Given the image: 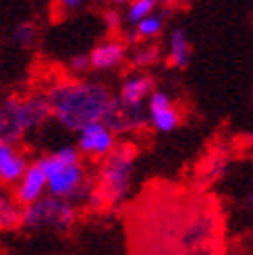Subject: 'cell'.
Returning a JSON list of instances; mask_svg holds the SVG:
<instances>
[{
    "mask_svg": "<svg viewBox=\"0 0 253 255\" xmlns=\"http://www.w3.org/2000/svg\"><path fill=\"white\" fill-rule=\"evenodd\" d=\"M191 60V44L183 29H172L168 35V62L176 69H185Z\"/></svg>",
    "mask_w": 253,
    "mask_h": 255,
    "instance_id": "cell-13",
    "label": "cell"
},
{
    "mask_svg": "<svg viewBox=\"0 0 253 255\" xmlns=\"http://www.w3.org/2000/svg\"><path fill=\"white\" fill-rule=\"evenodd\" d=\"M77 147L81 154L106 158L117 149V133L106 123H92L77 133Z\"/></svg>",
    "mask_w": 253,
    "mask_h": 255,
    "instance_id": "cell-6",
    "label": "cell"
},
{
    "mask_svg": "<svg viewBox=\"0 0 253 255\" xmlns=\"http://www.w3.org/2000/svg\"><path fill=\"white\" fill-rule=\"evenodd\" d=\"M87 67H92V65H90V56H75V58L71 60V69H73L75 73H83Z\"/></svg>",
    "mask_w": 253,
    "mask_h": 255,
    "instance_id": "cell-20",
    "label": "cell"
},
{
    "mask_svg": "<svg viewBox=\"0 0 253 255\" xmlns=\"http://www.w3.org/2000/svg\"><path fill=\"white\" fill-rule=\"evenodd\" d=\"M27 168L29 160L17 143H0V183L17 185Z\"/></svg>",
    "mask_w": 253,
    "mask_h": 255,
    "instance_id": "cell-10",
    "label": "cell"
},
{
    "mask_svg": "<svg viewBox=\"0 0 253 255\" xmlns=\"http://www.w3.org/2000/svg\"><path fill=\"white\" fill-rule=\"evenodd\" d=\"M52 117L48 96L6 98L0 104V143H17L19 139L44 125Z\"/></svg>",
    "mask_w": 253,
    "mask_h": 255,
    "instance_id": "cell-3",
    "label": "cell"
},
{
    "mask_svg": "<svg viewBox=\"0 0 253 255\" xmlns=\"http://www.w3.org/2000/svg\"><path fill=\"white\" fill-rule=\"evenodd\" d=\"M135 168V147L121 145L104 158L98 178V191L104 197L106 206L121 203L131 189V178Z\"/></svg>",
    "mask_w": 253,
    "mask_h": 255,
    "instance_id": "cell-4",
    "label": "cell"
},
{
    "mask_svg": "<svg viewBox=\"0 0 253 255\" xmlns=\"http://www.w3.org/2000/svg\"><path fill=\"white\" fill-rule=\"evenodd\" d=\"M160 2H164V4H172V2H176V0H160Z\"/></svg>",
    "mask_w": 253,
    "mask_h": 255,
    "instance_id": "cell-24",
    "label": "cell"
},
{
    "mask_svg": "<svg viewBox=\"0 0 253 255\" xmlns=\"http://www.w3.org/2000/svg\"><path fill=\"white\" fill-rule=\"evenodd\" d=\"M133 0H112V4H131Z\"/></svg>",
    "mask_w": 253,
    "mask_h": 255,
    "instance_id": "cell-23",
    "label": "cell"
},
{
    "mask_svg": "<svg viewBox=\"0 0 253 255\" xmlns=\"http://www.w3.org/2000/svg\"><path fill=\"white\" fill-rule=\"evenodd\" d=\"M48 193V176L44 172V168L40 166V162H31L29 168L25 170V174L21 176V181L15 187V199L21 208H27L31 203L40 201L42 197H46Z\"/></svg>",
    "mask_w": 253,
    "mask_h": 255,
    "instance_id": "cell-7",
    "label": "cell"
},
{
    "mask_svg": "<svg viewBox=\"0 0 253 255\" xmlns=\"http://www.w3.org/2000/svg\"><path fill=\"white\" fill-rule=\"evenodd\" d=\"M224 170H226V158L224 156H214V158H210L208 166H206V176L210 178V181H214V178L222 176Z\"/></svg>",
    "mask_w": 253,
    "mask_h": 255,
    "instance_id": "cell-19",
    "label": "cell"
},
{
    "mask_svg": "<svg viewBox=\"0 0 253 255\" xmlns=\"http://www.w3.org/2000/svg\"><path fill=\"white\" fill-rule=\"evenodd\" d=\"M35 33L37 31H35V27L31 23H21V25H17V29L12 31V42L23 46V48H27L35 42Z\"/></svg>",
    "mask_w": 253,
    "mask_h": 255,
    "instance_id": "cell-17",
    "label": "cell"
},
{
    "mask_svg": "<svg viewBox=\"0 0 253 255\" xmlns=\"http://www.w3.org/2000/svg\"><path fill=\"white\" fill-rule=\"evenodd\" d=\"M147 117H149V125L160 133L174 131L181 123V114L172 106L170 96L158 92V89H154L147 100Z\"/></svg>",
    "mask_w": 253,
    "mask_h": 255,
    "instance_id": "cell-8",
    "label": "cell"
},
{
    "mask_svg": "<svg viewBox=\"0 0 253 255\" xmlns=\"http://www.w3.org/2000/svg\"><path fill=\"white\" fill-rule=\"evenodd\" d=\"M40 166L48 176V195L77 201L87 199L92 189H85V170L81 166V151L79 147L62 145L48 156L37 158Z\"/></svg>",
    "mask_w": 253,
    "mask_h": 255,
    "instance_id": "cell-2",
    "label": "cell"
},
{
    "mask_svg": "<svg viewBox=\"0 0 253 255\" xmlns=\"http://www.w3.org/2000/svg\"><path fill=\"white\" fill-rule=\"evenodd\" d=\"M46 96L54 121L75 133L92 123H104L115 104V96L104 85L92 81H60Z\"/></svg>",
    "mask_w": 253,
    "mask_h": 255,
    "instance_id": "cell-1",
    "label": "cell"
},
{
    "mask_svg": "<svg viewBox=\"0 0 253 255\" xmlns=\"http://www.w3.org/2000/svg\"><path fill=\"white\" fill-rule=\"evenodd\" d=\"M164 27V21H162V15H149L147 19H143L141 23L135 25V33H133V40L135 37H141V40H151L156 37Z\"/></svg>",
    "mask_w": 253,
    "mask_h": 255,
    "instance_id": "cell-16",
    "label": "cell"
},
{
    "mask_svg": "<svg viewBox=\"0 0 253 255\" xmlns=\"http://www.w3.org/2000/svg\"><path fill=\"white\" fill-rule=\"evenodd\" d=\"M151 92H154V79L149 75H131L129 79L123 81L119 100L125 106L143 108V102L149 100Z\"/></svg>",
    "mask_w": 253,
    "mask_h": 255,
    "instance_id": "cell-11",
    "label": "cell"
},
{
    "mask_svg": "<svg viewBox=\"0 0 253 255\" xmlns=\"http://www.w3.org/2000/svg\"><path fill=\"white\" fill-rule=\"evenodd\" d=\"M104 123L110 127L117 135H126L139 131L149 123V117L143 108H131L125 106L119 98H115V104H112L108 117L104 119Z\"/></svg>",
    "mask_w": 253,
    "mask_h": 255,
    "instance_id": "cell-9",
    "label": "cell"
},
{
    "mask_svg": "<svg viewBox=\"0 0 253 255\" xmlns=\"http://www.w3.org/2000/svg\"><path fill=\"white\" fill-rule=\"evenodd\" d=\"M156 2L158 0H133V2L129 4V8H126V21L133 23V25L141 23L149 15H154Z\"/></svg>",
    "mask_w": 253,
    "mask_h": 255,
    "instance_id": "cell-15",
    "label": "cell"
},
{
    "mask_svg": "<svg viewBox=\"0 0 253 255\" xmlns=\"http://www.w3.org/2000/svg\"><path fill=\"white\" fill-rule=\"evenodd\" d=\"M85 4V0H58V6L62 10H77Z\"/></svg>",
    "mask_w": 253,
    "mask_h": 255,
    "instance_id": "cell-21",
    "label": "cell"
},
{
    "mask_svg": "<svg viewBox=\"0 0 253 255\" xmlns=\"http://www.w3.org/2000/svg\"><path fill=\"white\" fill-rule=\"evenodd\" d=\"M106 25H108V29H117L121 25V15L117 10H108L106 12Z\"/></svg>",
    "mask_w": 253,
    "mask_h": 255,
    "instance_id": "cell-22",
    "label": "cell"
},
{
    "mask_svg": "<svg viewBox=\"0 0 253 255\" xmlns=\"http://www.w3.org/2000/svg\"><path fill=\"white\" fill-rule=\"evenodd\" d=\"M158 48L156 46H145V48H139L137 52L133 54V65L139 67V69H145V67H151L154 62L158 60Z\"/></svg>",
    "mask_w": 253,
    "mask_h": 255,
    "instance_id": "cell-18",
    "label": "cell"
},
{
    "mask_svg": "<svg viewBox=\"0 0 253 255\" xmlns=\"http://www.w3.org/2000/svg\"><path fill=\"white\" fill-rule=\"evenodd\" d=\"M249 203H251V206H253V193H251V197H249Z\"/></svg>",
    "mask_w": 253,
    "mask_h": 255,
    "instance_id": "cell-25",
    "label": "cell"
},
{
    "mask_svg": "<svg viewBox=\"0 0 253 255\" xmlns=\"http://www.w3.org/2000/svg\"><path fill=\"white\" fill-rule=\"evenodd\" d=\"M77 220V208L73 201L46 195L40 201L23 208L21 228L25 231H56L65 233Z\"/></svg>",
    "mask_w": 253,
    "mask_h": 255,
    "instance_id": "cell-5",
    "label": "cell"
},
{
    "mask_svg": "<svg viewBox=\"0 0 253 255\" xmlns=\"http://www.w3.org/2000/svg\"><path fill=\"white\" fill-rule=\"evenodd\" d=\"M23 208L17 203L15 195H8L0 189V231H12L21 226Z\"/></svg>",
    "mask_w": 253,
    "mask_h": 255,
    "instance_id": "cell-14",
    "label": "cell"
},
{
    "mask_svg": "<svg viewBox=\"0 0 253 255\" xmlns=\"http://www.w3.org/2000/svg\"><path fill=\"white\" fill-rule=\"evenodd\" d=\"M126 48L119 40H106L90 52V65L94 71H110L123 65Z\"/></svg>",
    "mask_w": 253,
    "mask_h": 255,
    "instance_id": "cell-12",
    "label": "cell"
}]
</instances>
